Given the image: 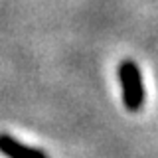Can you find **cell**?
I'll use <instances>...</instances> for the list:
<instances>
[{
	"label": "cell",
	"instance_id": "1",
	"mask_svg": "<svg viewBox=\"0 0 158 158\" xmlns=\"http://www.w3.org/2000/svg\"><path fill=\"white\" fill-rule=\"evenodd\" d=\"M118 83L123 91V105L127 107V111H140L144 105V83L140 69L132 59H123L118 63Z\"/></svg>",
	"mask_w": 158,
	"mask_h": 158
},
{
	"label": "cell",
	"instance_id": "2",
	"mask_svg": "<svg viewBox=\"0 0 158 158\" xmlns=\"http://www.w3.org/2000/svg\"><path fill=\"white\" fill-rule=\"evenodd\" d=\"M0 152L6 158H48V154L40 148L26 146L10 135H0Z\"/></svg>",
	"mask_w": 158,
	"mask_h": 158
}]
</instances>
